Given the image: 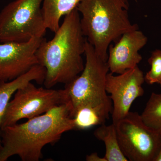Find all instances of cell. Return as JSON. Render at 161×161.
<instances>
[{
	"mask_svg": "<svg viewBox=\"0 0 161 161\" xmlns=\"http://www.w3.org/2000/svg\"><path fill=\"white\" fill-rule=\"evenodd\" d=\"M115 125L121 150L128 161L155 160L160 147L161 132L147 126L136 112H129Z\"/></svg>",
	"mask_w": 161,
	"mask_h": 161,
	"instance_id": "obj_7",
	"label": "cell"
},
{
	"mask_svg": "<svg viewBox=\"0 0 161 161\" xmlns=\"http://www.w3.org/2000/svg\"><path fill=\"white\" fill-rule=\"evenodd\" d=\"M86 160L87 161H106L104 158H101L97 152L92 153L90 155L86 156Z\"/></svg>",
	"mask_w": 161,
	"mask_h": 161,
	"instance_id": "obj_17",
	"label": "cell"
},
{
	"mask_svg": "<svg viewBox=\"0 0 161 161\" xmlns=\"http://www.w3.org/2000/svg\"><path fill=\"white\" fill-rule=\"evenodd\" d=\"M64 17L54 37L49 41L44 39L36 53L38 64L46 70L43 83L47 88L69 83L84 68L82 55L86 39L81 30L80 14L76 8Z\"/></svg>",
	"mask_w": 161,
	"mask_h": 161,
	"instance_id": "obj_2",
	"label": "cell"
},
{
	"mask_svg": "<svg viewBox=\"0 0 161 161\" xmlns=\"http://www.w3.org/2000/svg\"><path fill=\"white\" fill-rule=\"evenodd\" d=\"M82 0H43L42 10L47 29L56 32L60 26V20L77 8Z\"/></svg>",
	"mask_w": 161,
	"mask_h": 161,
	"instance_id": "obj_12",
	"label": "cell"
},
{
	"mask_svg": "<svg viewBox=\"0 0 161 161\" xmlns=\"http://www.w3.org/2000/svg\"><path fill=\"white\" fill-rule=\"evenodd\" d=\"M44 37L22 43L0 42V82L24 75L38 64L36 53Z\"/></svg>",
	"mask_w": 161,
	"mask_h": 161,
	"instance_id": "obj_9",
	"label": "cell"
},
{
	"mask_svg": "<svg viewBox=\"0 0 161 161\" xmlns=\"http://www.w3.org/2000/svg\"><path fill=\"white\" fill-rule=\"evenodd\" d=\"M71 113L68 102L26 122L1 129L0 161H6L14 155L23 161H40L43 147L56 143L64 133L75 130Z\"/></svg>",
	"mask_w": 161,
	"mask_h": 161,
	"instance_id": "obj_1",
	"label": "cell"
},
{
	"mask_svg": "<svg viewBox=\"0 0 161 161\" xmlns=\"http://www.w3.org/2000/svg\"><path fill=\"white\" fill-rule=\"evenodd\" d=\"M65 89L36 87L31 82L18 89L9 101L2 119L1 129L17 123L23 119H30L68 102Z\"/></svg>",
	"mask_w": 161,
	"mask_h": 161,
	"instance_id": "obj_6",
	"label": "cell"
},
{
	"mask_svg": "<svg viewBox=\"0 0 161 161\" xmlns=\"http://www.w3.org/2000/svg\"></svg>",
	"mask_w": 161,
	"mask_h": 161,
	"instance_id": "obj_20",
	"label": "cell"
},
{
	"mask_svg": "<svg viewBox=\"0 0 161 161\" xmlns=\"http://www.w3.org/2000/svg\"><path fill=\"white\" fill-rule=\"evenodd\" d=\"M147 37L139 29L122 35L115 45H110L107 60L109 71L119 75L138 66L142 58L139 52L147 44Z\"/></svg>",
	"mask_w": 161,
	"mask_h": 161,
	"instance_id": "obj_10",
	"label": "cell"
},
{
	"mask_svg": "<svg viewBox=\"0 0 161 161\" xmlns=\"http://www.w3.org/2000/svg\"><path fill=\"white\" fill-rule=\"evenodd\" d=\"M109 117V115L100 109L86 106L77 109L72 118L75 129L85 130L94 126L103 125Z\"/></svg>",
	"mask_w": 161,
	"mask_h": 161,
	"instance_id": "obj_14",
	"label": "cell"
},
{
	"mask_svg": "<svg viewBox=\"0 0 161 161\" xmlns=\"http://www.w3.org/2000/svg\"><path fill=\"white\" fill-rule=\"evenodd\" d=\"M158 84H159L160 85V86H161V80H160Z\"/></svg>",
	"mask_w": 161,
	"mask_h": 161,
	"instance_id": "obj_19",
	"label": "cell"
},
{
	"mask_svg": "<svg viewBox=\"0 0 161 161\" xmlns=\"http://www.w3.org/2000/svg\"><path fill=\"white\" fill-rule=\"evenodd\" d=\"M45 75V68L37 64L24 75L14 80L7 82H0V150L2 147L1 123L12 96L18 89L33 80L39 84L43 83Z\"/></svg>",
	"mask_w": 161,
	"mask_h": 161,
	"instance_id": "obj_11",
	"label": "cell"
},
{
	"mask_svg": "<svg viewBox=\"0 0 161 161\" xmlns=\"http://www.w3.org/2000/svg\"><path fill=\"white\" fill-rule=\"evenodd\" d=\"M94 135L105 145L106 153L104 158L106 161H128L119 143L115 125H109L105 124L95 130Z\"/></svg>",
	"mask_w": 161,
	"mask_h": 161,
	"instance_id": "obj_13",
	"label": "cell"
},
{
	"mask_svg": "<svg viewBox=\"0 0 161 161\" xmlns=\"http://www.w3.org/2000/svg\"><path fill=\"white\" fill-rule=\"evenodd\" d=\"M141 116L147 126L161 132V94L153 92Z\"/></svg>",
	"mask_w": 161,
	"mask_h": 161,
	"instance_id": "obj_15",
	"label": "cell"
},
{
	"mask_svg": "<svg viewBox=\"0 0 161 161\" xmlns=\"http://www.w3.org/2000/svg\"><path fill=\"white\" fill-rule=\"evenodd\" d=\"M154 161H161V139L160 147L159 151L158 154L157 156Z\"/></svg>",
	"mask_w": 161,
	"mask_h": 161,
	"instance_id": "obj_18",
	"label": "cell"
},
{
	"mask_svg": "<svg viewBox=\"0 0 161 161\" xmlns=\"http://www.w3.org/2000/svg\"><path fill=\"white\" fill-rule=\"evenodd\" d=\"M43 0H15L0 12V42H22L43 37L47 30Z\"/></svg>",
	"mask_w": 161,
	"mask_h": 161,
	"instance_id": "obj_5",
	"label": "cell"
},
{
	"mask_svg": "<svg viewBox=\"0 0 161 161\" xmlns=\"http://www.w3.org/2000/svg\"><path fill=\"white\" fill-rule=\"evenodd\" d=\"M84 68L65 88L72 108V117L78 108L89 106L98 108L108 115L112 114L113 105L106 89L107 76L109 71L107 61L95 52L87 41L86 43Z\"/></svg>",
	"mask_w": 161,
	"mask_h": 161,
	"instance_id": "obj_4",
	"label": "cell"
},
{
	"mask_svg": "<svg viewBox=\"0 0 161 161\" xmlns=\"http://www.w3.org/2000/svg\"><path fill=\"white\" fill-rule=\"evenodd\" d=\"M148 62L151 68L145 75V80L150 85L158 84L161 79V50L152 52Z\"/></svg>",
	"mask_w": 161,
	"mask_h": 161,
	"instance_id": "obj_16",
	"label": "cell"
},
{
	"mask_svg": "<svg viewBox=\"0 0 161 161\" xmlns=\"http://www.w3.org/2000/svg\"><path fill=\"white\" fill-rule=\"evenodd\" d=\"M77 9L87 41L106 61L112 42L127 32L139 29L130 21L128 0H82Z\"/></svg>",
	"mask_w": 161,
	"mask_h": 161,
	"instance_id": "obj_3",
	"label": "cell"
},
{
	"mask_svg": "<svg viewBox=\"0 0 161 161\" xmlns=\"http://www.w3.org/2000/svg\"><path fill=\"white\" fill-rule=\"evenodd\" d=\"M145 80L143 73L138 66L118 75L108 74L106 89L110 94L113 105V124L115 125L125 117L133 102L144 95L142 85Z\"/></svg>",
	"mask_w": 161,
	"mask_h": 161,
	"instance_id": "obj_8",
	"label": "cell"
}]
</instances>
